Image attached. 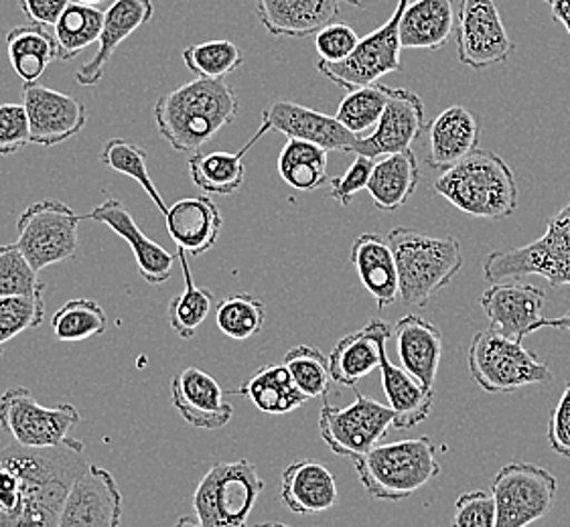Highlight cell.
<instances>
[{"instance_id": "cell-1", "label": "cell", "mask_w": 570, "mask_h": 527, "mask_svg": "<svg viewBox=\"0 0 570 527\" xmlns=\"http://www.w3.org/2000/svg\"><path fill=\"white\" fill-rule=\"evenodd\" d=\"M81 440L51 448H0V527H58L73 483L90 463Z\"/></svg>"}, {"instance_id": "cell-2", "label": "cell", "mask_w": 570, "mask_h": 527, "mask_svg": "<svg viewBox=\"0 0 570 527\" xmlns=\"http://www.w3.org/2000/svg\"><path fill=\"white\" fill-rule=\"evenodd\" d=\"M238 112L240 102L228 81L195 78L160 96L155 103V122L173 149L197 155L236 120Z\"/></svg>"}, {"instance_id": "cell-3", "label": "cell", "mask_w": 570, "mask_h": 527, "mask_svg": "<svg viewBox=\"0 0 570 527\" xmlns=\"http://www.w3.org/2000/svg\"><path fill=\"white\" fill-rule=\"evenodd\" d=\"M434 191L473 218L505 219L518 209V183L500 155L478 149L434 181Z\"/></svg>"}, {"instance_id": "cell-4", "label": "cell", "mask_w": 570, "mask_h": 527, "mask_svg": "<svg viewBox=\"0 0 570 527\" xmlns=\"http://www.w3.org/2000/svg\"><path fill=\"white\" fill-rule=\"evenodd\" d=\"M386 238L396 258L400 298L411 309L424 307L463 268V248L453 236L434 238L400 226Z\"/></svg>"}, {"instance_id": "cell-5", "label": "cell", "mask_w": 570, "mask_h": 527, "mask_svg": "<svg viewBox=\"0 0 570 527\" xmlns=\"http://www.w3.org/2000/svg\"><path fill=\"white\" fill-rule=\"evenodd\" d=\"M350 460L365 491L382 501H404L441 475L436 445L429 436L377 445Z\"/></svg>"}, {"instance_id": "cell-6", "label": "cell", "mask_w": 570, "mask_h": 527, "mask_svg": "<svg viewBox=\"0 0 570 527\" xmlns=\"http://www.w3.org/2000/svg\"><path fill=\"white\" fill-rule=\"evenodd\" d=\"M468 366L471 378L481 390L490 394H512L525 386L550 384L552 371L538 359L537 354L525 349L522 341L503 337L493 329L478 331L468 349Z\"/></svg>"}, {"instance_id": "cell-7", "label": "cell", "mask_w": 570, "mask_h": 527, "mask_svg": "<svg viewBox=\"0 0 570 527\" xmlns=\"http://www.w3.org/2000/svg\"><path fill=\"white\" fill-rule=\"evenodd\" d=\"M532 275L547 278L552 288L570 287V201L548 221L540 240L491 252L483 262V276L493 285Z\"/></svg>"}, {"instance_id": "cell-8", "label": "cell", "mask_w": 570, "mask_h": 527, "mask_svg": "<svg viewBox=\"0 0 570 527\" xmlns=\"http://www.w3.org/2000/svg\"><path fill=\"white\" fill-rule=\"evenodd\" d=\"M263 491V477L250 460L216 463L195 487V516L204 527H246Z\"/></svg>"}, {"instance_id": "cell-9", "label": "cell", "mask_w": 570, "mask_h": 527, "mask_svg": "<svg viewBox=\"0 0 570 527\" xmlns=\"http://www.w3.org/2000/svg\"><path fill=\"white\" fill-rule=\"evenodd\" d=\"M78 216L63 201L47 199L27 207L17 221V246L37 272L71 260L78 252Z\"/></svg>"}, {"instance_id": "cell-10", "label": "cell", "mask_w": 570, "mask_h": 527, "mask_svg": "<svg viewBox=\"0 0 570 527\" xmlns=\"http://www.w3.org/2000/svg\"><path fill=\"white\" fill-rule=\"evenodd\" d=\"M559 481L532 463H510L491 479L498 527H528L550 514Z\"/></svg>"}, {"instance_id": "cell-11", "label": "cell", "mask_w": 570, "mask_h": 527, "mask_svg": "<svg viewBox=\"0 0 570 527\" xmlns=\"http://www.w3.org/2000/svg\"><path fill=\"white\" fill-rule=\"evenodd\" d=\"M394 426V412L390 406L372 400L355 390V401L337 408L330 401L323 404L320 414V432L323 443L343 459H354L380 445Z\"/></svg>"}, {"instance_id": "cell-12", "label": "cell", "mask_w": 570, "mask_h": 527, "mask_svg": "<svg viewBox=\"0 0 570 527\" xmlns=\"http://www.w3.org/2000/svg\"><path fill=\"white\" fill-rule=\"evenodd\" d=\"M411 0H399L396 11L390 17L386 24H382L374 33L360 39L354 53L343 61L330 63L321 59L317 63L321 76L333 81L343 90L352 92L355 88H364L377 83L380 78L402 71V61H400V19L404 14V9L409 7Z\"/></svg>"}, {"instance_id": "cell-13", "label": "cell", "mask_w": 570, "mask_h": 527, "mask_svg": "<svg viewBox=\"0 0 570 527\" xmlns=\"http://www.w3.org/2000/svg\"><path fill=\"white\" fill-rule=\"evenodd\" d=\"M80 420L76 406H41L27 388H11L0 396V426L21 447H59L68 443L69 430Z\"/></svg>"}, {"instance_id": "cell-14", "label": "cell", "mask_w": 570, "mask_h": 527, "mask_svg": "<svg viewBox=\"0 0 570 527\" xmlns=\"http://www.w3.org/2000/svg\"><path fill=\"white\" fill-rule=\"evenodd\" d=\"M513 46L493 0H461L456 9V58L473 69L508 61Z\"/></svg>"}, {"instance_id": "cell-15", "label": "cell", "mask_w": 570, "mask_h": 527, "mask_svg": "<svg viewBox=\"0 0 570 527\" xmlns=\"http://www.w3.org/2000/svg\"><path fill=\"white\" fill-rule=\"evenodd\" d=\"M23 106L31 125V142L39 147H58L80 135L88 115L86 106L68 93L31 81L23 86Z\"/></svg>"}, {"instance_id": "cell-16", "label": "cell", "mask_w": 570, "mask_h": 527, "mask_svg": "<svg viewBox=\"0 0 570 527\" xmlns=\"http://www.w3.org/2000/svg\"><path fill=\"white\" fill-rule=\"evenodd\" d=\"M424 130L426 122L421 96L406 88H392L386 110L374 132L360 138L354 152L376 161L380 157L411 149Z\"/></svg>"}, {"instance_id": "cell-17", "label": "cell", "mask_w": 570, "mask_h": 527, "mask_svg": "<svg viewBox=\"0 0 570 527\" xmlns=\"http://www.w3.org/2000/svg\"><path fill=\"white\" fill-rule=\"evenodd\" d=\"M122 519V494L110 470L90 465L73 483L58 527H118Z\"/></svg>"}, {"instance_id": "cell-18", "label": "cell", "mask_w": 570, "mask_h": 527, "mask_svg": "<svg viewBox=\"0 0 570 527\" xmlns=\"http://www.w3.org/2000/svg\"><path fill=\"white\" fill-rule=\"evenodd\" d=\"M263 120L271 132H281L286 138L313 142L325 150L354 152L360 137L343 127L335 116L323 115L301 103L276 100L264 110Z\"/></svg>"}, {"instance_id": "cell-19", "label": "cell", "mask_w": 570, "mask_h": 527, "mask_svg": "<svg viewBox=\"0 0 570 527\" xmlns=\"http://www.w3.org/2000/svg\"><path fill=\"white\" fill-rule=\"evenodd\" d=\"M544 302L547 295L534 285L495 282L483 292L481 309L490 321V329L515 341H524L542 319L540 312Z\"/></svg>"}, {"instance_id": "cell-20", "label": "cell", "mask_w": 570, "mask_h": 527, "mask_svg": "<svg viewBox=\"0 0 570 527\" xmlns=\"http://www.w3.org/2000/svg\"><path fill=\"white\" fill-rule=\"evenodd\" d=\"M171 400L183 420L202 430H219L234 418V406L224 398L216 379L199 367H185L171 379Z\"/></svg>"}, {"instance_id": "cell-21", "label": "cell", "mask_w": 570, "mask_h": 527, "mask_svg": "<svg viewBox=\"0 0 570 527\" xmlns=\"http://www.w3.org/2000/svg\"><path fill=\"white\" fill-rule=\"evenodd\" d=\"M86 219L104 223L106 228L115 231L122 240L130 246L138 264V272L149 285H163L171 278L173 264L177 260V253L167 252L157 241L149 240L137 221L130 216L122 201L118 199H106L104 203L94 207L90 216Z\"/></svg>"}, {"instance_id": "cell-22", "label": "cell", "mask_w": 570, "mask_h": 527, "mask_svg": "<svg viewBox=\"0 0 570 527\" xmlns=\"http://www.w3.org/2000/svg\"><path fill=\"white\" fill-rule=\"evenodd\" d=\"M155 14L153 0H115L104 12L102 33L94 58L76 71V81L91 88L100 83L116 49L125 43L140 27L149 24Z\"/></svg>"}, {"instance_id": "cell-23", "label": "cell", "mask_w": 570, "mask_h": 527, "mask_svg": "<svg viewBox=\"0 0 570 527\" xmlns=\"http://www.w3.org/2000/svg\"><path fill=\"white\" fill-rule=\"evenodd\" d=\"M392 329L386 321L372 319L362 329L342 337L330 356L331 379L337 386L355 388L382 364Z\"/></svg>"}, {"instance_id": "cell-24", "label": "cell", "mask_w": 570, "mask_h": 527, "mask_svg": "<svg viewBox=\"0 0 570 527\" xmlns=\"http://www.w3.org/2000/svg\"><path fill=\"white\" fill-rule=\"evenodd\" d=\"M429 130L426 162L434 171H449L480 149V118L463 106H451L434 118Z\"/></svg>"}, {"instance_id": "cell-25", "label": "cell", "mask_w": 570, "mask_h": 527, "mask_svg": "<svg viewBox=\"0 0 570 527\" xmlns=\"http://www.w3.org/2000/svg\"><path fill=\"white\" fill-rule=\"evenodd\" d=\"M165 221L169 236L177 243V250L194 258L209 252L224 228L219 207L207 196L187 197L177 201L169 207Z\"/></svg>"}, {"instance_id": "cell-26", "label": "cell", "mask_w": 570, "mask_h": 527, "mask_svg": "<svg viewBox=\"0 0 570 527\" xmlns=\"http://www.w3.org/2000/svg\"><path fill=\"white\" fill-rule=\"evenodd\" d=\"M256 17L273 37H311L340 17V0H256Z\"/></svg>"}, {"instance_id": "cell-27", "label": "cell", "mask_w": 570, "mask_h": 527, "mask_svg": "<svg viewBox=\"0 0 570 527\" xmlns=\"http://www.w3.org/2000/svg\"><path fill=\"white\" fill-rule=\"evenodd\" d=\"M335 475L317 460L303 459L286 467L281 479V499L297 516H317L337 504Z\"/></svg>"}, {"instance_id": "cell-28", "label": "cell", "mask_w": 570, "mask_h": 527, "mask_svg": "<svg viewBox=\"0 0 570 527\" xmlns=\"http://www.w3.org/2000/svg\"><path fill=\"white\" fill-rule=\"evenodd\" d=\"M354 264L365 290L376 300L377 309H389L400 297L399 268L389 238L380 233H362L352 246Z\"/></svg>"}, {"instance_id": "cell-29", "label": "cell", "mask_w": 570, "mask_h": 527, "mask_svg": "<svg viewBox=\"0 0 570 527\" xmlns=\"http://www.w3.org/2000/svg\"><path fill=\"white\" fill-rule=\"evenodd\" d=\"M396 345L402 367L424 388L433 390L443 357L441 329L419 315H406L396 322Z\"/></svg>"}, {"instance_id": "cell-30", "label": "cell", "mask_w": 570, "mask_h": 527, "mask_svg": "<svg viewBox=\"0 0 570 527\" xmlns=\"http://www.w3.org/2000/svg\"><path fill=\"white\" fill-rule=\"evenodd\" d=\"M455 24V0H411L400 19V43L402 49H441Z\"/></svg>"}, {"instance_id": "cell-31", "label": "cell", "mask_w": 570, "mask_h": 527, "mask_svg": "<svg viewBox=\"0 0 570 527\" xmlns=\"http://www.w3.org/2000/svg\"><path fill=\"white\" fill-rule=\"evenodd\" d=\"M266 132H271V128L263 120L258 132L238 152H224V150L207 152V155L197 152L187 162L191 181L207 196H234L236 191H240L246 179L244 157Z\"/></svg>"}, {"instance_id": "cell-32", "label": "cell", "mask_w": 570, "mask_h": 527, "mask_svg": "<svg viewBox=\"0 0 570 527\" xmlns=\"http://www.w3.org/2000/svg\"><path fill=\"white\" fill-rule=\"evenodd\" d=\"M380 374L390 410L394 412V428L411 430L424 422L433 410L434 390L424 388L404 367L392 364L389 354L382 357Z\"/></svg>"}, {"instance_id": "cell-33", "label": "cell", "mask_w": 570, "mask_h": 527, "mask_svg": "<svg viewBox=\"0 0 570 527\" xmlns=\"http://www.w3.org/2000/svg\"><path fill=\"white\" fill-rule=\"evenodd\" d=\"M421 171L412 149L382 157L374 165L367 183V193L374 199L377 209L396 211L404 206L419 187Z\"/></svg>"}, {"instance_id": "cell-34", "label": "cell", "mask_w": 570, "mask_h": 527, "mask_svg": "<svg viewBox=\"0 0 570 527\" xmlns=\"http://www.w3.org/2000/svg\"><path fill=\"white\" fill-rule=\"evenodd\" d=\"M246 396L264 414H288L307 404V396L298 390L295 379L285 364L263 366L238 390L232 391Z\"/></svg>"}, {"instance_id": "cell-35", "label": "cell", "mask_w": 570, "mask_h": 527, "mask_svg": "<svg viewBox=\"0 0 570 527\" xmlns=\"http://www.w3.org/2000/svg\"><path fill=\"white\" fill-rule=\"evenodd\" d=\"M7 51L14 73L24 81H39L58 59V41L43 24H19L7 34Z\"/></svg>"}, {"instance_id": "cell-36", "label": "cell", "mask_w": 570, "mask_h": 527, "mask_svg": "<svg viewBox=\"0 0 570 527\" xmlns=\"http://www.w3.org/2000/svg\"><path fill=\"white\" fill-rule=\"evenodd\" d=\"M330 150L313 142L288 138L285 149L278 155V175L288 187L311 193L330 185L327 165Z\"/></svg>"}, {"instance_id": "cell-37", "label": "cell", "mask_w": 570, "mask_h": 527, "mask_svg": "<svg viewBox=\"0 0 570 527\" xmlns=\"http://www.w3.org/2000/svg\"><path fill=\"white\" fill-rule=\"evenodd\" d=\"M102 24L104 12L98 11V7L69 2L58 23L51 27L58 41V59L71 61L78 58L86 47L98 43Z\"/></svg>"}, {"instance_id": "cell-38", "label": "cell", "mask_w": 570, "mask_h": 527, "mask_svg": "<svg viewBox=\"0 0 570 527\" xmlns=\"http://www.w3.org/2000/svg\"><path fill=\"white\" fill-rule=\"evenodd\" d=\"M187 258L189 256L183 250L177 252V260L181 264L183 278H185V288L169 302V325L181 339L195 337L197 329L206 322L209 312L214 309V292L209 288L195 287Z\"/></svg>"}, {"instance_id": "cell-39", "label": "cell", "mask_w": 570, "mask_h": 527, "mask_svg": "<svg viewBox=\"0 0 570 527\" xmlns=\"http://www.w3.org/2000/svg\"><path fill=\"white\" fill-rule=\"evenodd\" d=\"M390 92H392V88L384 83L355 88L343 98L335 118L357 137H365V132L374 130L384 115Z\"/></svg>"}, {"instance_id": "cell-40", "label": "cell", "mask_w": 570, "mask_h": 527, "mask_svg": "<svg viewBox=\"0 0 570 527\" xmlns=\"http://www.w3.org/2000/svg\"><path fill=\"white\" fill-rule=\"evenodd\" d=\"M59 341H86L108 329L106 310L91 298H71L51 319Z\"/></svg>"}, {"instance_id": "cell-41", "label": "cell", "mask_w": 570, "mask_h": 527, "mask_svg": "<svg viewBox=\"0 0 570 527\" xmlns=\"http://www.w3.org/2000/svg\"><path fill=\"white\" fill-rule=\"evenodd\" d=\"M266 307L261 298L236 292L216 307L217 329L234 341H246L263 331Z\"/></svg>"}, {"instance_id": "cell-42", "label": "cell", "mask_w": 570, "mask_h": 527, "mask_svg": "<svg viewBox=\"0 0 570 527\" xmlns=\"http://www.w3.org/2000/svg\"><path fill=\"white\" fill-rule=\"evenodd\" d=\"M102 162L108 169L135 179L145 189V193L150 197V201L157 206L160 213L167 216L169 207H167L159 189L155 187L153 179H150L149 167H147V150L140 149L138 145L125 140V138H112L104 147Z\"/></svg>"}, {"instance_id": "cell-43", "label": "cell", "mask_w": 570, "mask_h": 527, "mask_svg": "<svg viewBox=\"0 0 570 527\" xmlns=\"http://www.w3.org/2000/svg\"><path fill=\"white\" fill-rule=\"evenodd\" d=\"M183 61H185V68L197 78L226 80L229 73H234L244 63V56L236 43L217 39V41L187 47L183 51Z\"/></svg>"}, {"instance_id": "cell-44", "label": "cell", "mask_w": 570, "mask_h": 527, "mask_svg": "<svg viewBox=\"0 0 570 527\" xmlns=\"http://www.w3.org/2000/svg\"><path fill=\"white\" fill-rule=\"evenodd\" d=\"M286 369L295 379L298 390L311 398H325L330 394L331 371L330 357L323 356L317 347L311 345H297L291 351H286L283 359Z\"/></svg>"}, {"instance_id": "cell-45", "label": "cell", "mask_w": 570, "mask_h": 527, "mask_svg": "<svg viewBox=\"0 0 570 527\" xmlns=\"http://www.w3.org/2000/svg\"><path fill=\"white\" fill-rule=\"evenodd\" d=\"M43 321H46L43 295L0 297V356H2V347L17 335L37 329Z\"/></svg>"}, {"instance_id": "cell-46", "label": "cell", "mask_w": 570, "mask_h": 527, "mask_svg": "<svg viewBox=\"0 0 570 527\" xmlns=\"http://www.w3.org/2000/svg\"><path fill=\"white\" fill-rule=\"evenodd\" d=\"M46 285L17 243L0 246V297L43 295Z\"/></svg>"}, {"instance_id": "cell-47", "label": "cell", "mask_w": 570, "mask_h": 527, "mask_svg": "<svg viewBox=\"0 0 570 527\" xmlns=\"http://www.w3.org/2000/svg\"><path fill=\"white\" fill-rule=\"evenodd\" d=\"M31 142V125L23 103H0V157H11Z\"/></svg>"}, {"instance_id": "cell-48", "label": "cell", "mask_w": 570, "mask_h": 527, "mask_svg": "<svg viewBox=\"0 0 570 527\" xmlns=\"http://www.w3.org/2000/svg\"><path fill=\"white\" fill-rule=\"evenodd\" d=\"M453 527H498V511L493 495L469 491L455 501Z\"/></svg>"}, {"instance_id": "cell-49", "label": "cell", "mask_w": 570, "mask_h": 527, "mask_svg": "<svg viewBox=\"0 0 570 527\" xmlns=\"http://www.w3.org/2000/svg\"><path fill=\"white\" fill-rule=\"evenodd\" d=\"M357 43H360V37L350 24L345 23L327 24L315 34V47L320 51L321 59L330 63L350 58Z\"/></svg>"}, {"instance_id": "cell-50", "label": "cell", "mask_w": 570, "mask_h": 527, "mask_svg": "<svg viewBox=\"0 0 570 527\" xmlns=\"http://www.w3.org/2000/svg\"><path fill=\"white\" fill-rule=\"evenodd\" d=\"M374 159L364 157V155H355V161L342 177H331V199H335L342 206H350L360 191L367 189L370 177L374 171Z\"/></svg>"}, {"instance_id": "cell-51", "label": "cell", "mask_w": 570, "mask_h": 527, "mask_svg": "<svg viewBox=\"0 0 570 527\" xmlns=\"http://www.w3.org/2000/svg\"><path fill=\"white\" fill-rule=\"evenodd\" d=\"M548 445L560 457L570 459V381L564 386L559 404L550 414Z\"/></svg>"}, {"instance_id": "cell-52", "label": "cell", "mask_w": 570, "mask_h": 527, "mask_svg": "<svg viewBox=\"0 0 570 527\" xmlns=\"http://www.w3.org/2000/svg\"><path fill=\"white\" fill-rule=\"evenodd\" d=\"M24 17L35 24L53 27L69 7V0H19Z\"/></svg>"}, {"instance_id": "cell-53", "label": "cell", "mask_w": 570, "mask_h": 527, "mask_svg": "<svg viewBox=\"0 0 570 527\" xmlns=\"http://www.w3.org/2000/svg\"><path fill=\"white\" fill-rule=\"evenodd\" d=\"M552 19L570 34V0H552Z\"/></svg>"}, {"instance_id": "cell-54", "label": "cell", "mask_w": 570, "mask_h": 527, "mask_svg": "<svg viewBox=\"0 0 570 527\" xmlns=\"http://www.w3.org/2000/svg\"><path fill=\"white\" fill-rule=\"evenodd\" d=\"M544 327H552V329H564V331H570V312L562 315V317H557V319H540V321L534 325V331H538V329H544Z\"/></svg>"}, {"instance_id": "cell-55", "label": "cell", "mask_w": 570, "mask_h": 527, "mask_svg": "<svg viewBox=\"0 0 570 527\" xmlns=\"http://www.w3.org/2000/svg\"><path fill=\"white\" fill-rule=\"evenodd\" d=\"M173 527H204L199 524V519H195V517H179V521L175 524Z\"/></svg>"}, {"instance_id": "cell-56", "label": "cell", "mask_w": 570, "mask_h": 527, "mask_svg": "<svg viewBox=\"0 0 570 527\" xmlns=\"http://www.w3.org/2000/svg\"><path fill=\"white\" fill-rule=\"evenodd\" d=\"M347 4H352V7H357V9H364L365 4H367V0H345Z\"/></svg>"}, {"instance_id": "cell-57", "label": "cell", "mask_w": 570, "mask_h": 527, "mask_svg": "<svg viewBox=\"0 0 570 527\" xmlns=\"http://www.w3.org/2000/svg\"><path fill=\"white\" fill-rule=\"evenodd\" d=\"M254 527H291L286 526V524H278V521H266V524H258V526Z\"/></svg>"}, {"instance_id": "cell-58", "label": "cell", "mask_w": 570, "mask_h": 527, "mask_svg": "<svg viewBox=\"0 0 570 527\" xmlns=\"http://www.w3.org/2000/svg\"><path fill=\"white\" fill-rule=\"evenodd\" d=\"M76 2H80V4H90V7H98V4H102L104 0H76Z\"/></svg>"}, {"instance_id": "cell-59", "label": "cell", "mask_w": 570, "mask_h": 527, "mask_svg": "<svg viewBox=\"0 0 570 527\" xmlns=\"http://www.w3.org/2000/svg\"><path fill=\"white\" fill-rule=\"evenodd\" d=\"M544 2H550V4H552V0H544Z\"/></svg>"}]
</instances>
